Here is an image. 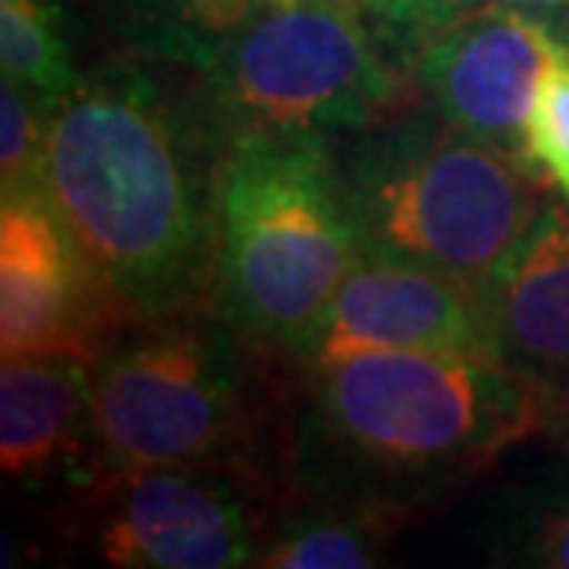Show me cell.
I'll use <instances>...</instances> for the list:
<instances>
[{
	"instance_id": "cell-1",
	"label": "cell",
	"mask_w": 569,
	"mask_h": 569,
	"mask_svg": "<svg viewBox=\"0 0 569 569\" xmlns=\"http://www.w3.org/2000/svg\"><path fill=\"white\" fill-rule=\"evenodd\" d=\"M178 67L116 56L49 116L44 197L127 311L211 303L230 141Z\"/></svg>"
},
{
	"instance_id": "cell-2",
	"label": "cell",
	"mask_w": 569,
	"mask_h": 569,
	"mask_svg": "<svg viewBox=\"0 0 569 569\" xmlns=\"http://www.w3.org/2000/svg\"><path fill=\"white\" fill-rule=\"evenodd\" d=\"M300 378L281 443L289 488L400 526L551 422L548 396L485 356L362 351Z\"/></svg>"
},
{
	"instance_id": "cell-3",
	"label": "cell",
	"mask_w": 569,
	"mask_h": 569,
	"mask_svg": "<svg viewBox=\"0 0 569 569\" xmlns=\"http://www.w3.org/2000/svg\"><path fill=\"white\" fill-rule=\"evenodd\" d=\"M359 252L337 141H230L211 307L248 345L296 367Z\"/></svg>"
},
{
	"instance_id": "cell-4",
	"label": "cell",
	"mask_w": 569,
	"mask_h": 569,
	"mask_svg": "<svg viewBox=\"0 0 569 569\" xmlns=\"http://www.w3.org/2000/svg\"><path fill=\"white\" fill-rule=\"evenodd\" d=\"M340 189L370 256L485 284L540 214L537 178L429 104L337 144Z\"/></svg>"
},
{
	"instance_id": "cell-5",
	"label": "cell",
	"mask_w": 569,
	"mask_h": 569,
	"mask_svg": "<svg viewBox=\"0 0 569 569\" xmlns=\"http://www.w3.org/2000/svg\"><path fill=\"white\" fill-rule=\"evenodd\" d=\"M270 362L211 303L130 322L93 362V481L152 466L267 473Z\"/></svg>"
},
{
	"instance_id": "cell-6",
	"label": "cell",
	"mask_w": 569,
	"mask_h": 569,
	"mask_svg": "<svg viewBox=\"0 0 569 569\" xmlns=\"http://www.w3.org/2000/svg\"><path fill=\"white\" fill-rule=\"evenodd\" d=\"M407 67L359 0H278L248 19L200 74L226 141H340L400 108Z\"/></svg>"
},
{
	"instance_id": "cell-7",
	"label": "cell",
	"mask_w": 569,
	"mask_h": 569,
	"mask_svg": "<svg viewBox=\"0 0 569 569\" xmlns=\"http://www.w3.org/2000/svg\"><path fill=\"white\" fill-rule=\"evenodd\" d=\"M78 499L97 559L119 569L256 566L278 515L267 473L237 466L122 470Z\"/></svg>"
},
{
	"instance_id": "cell-8",
	"label": "cell",
	"mask_w": 569,
	"mask_h": 569,
	"mask_svg": "<svg viewBox=\"0 0 569 569\" xmlns=\"http://www.w3.org/2000/svg\"><path fill=\"white\" fill-rule=\"evenodd\" d=\"M130 322L44 192L0 200V356L97 362Z\"/></svg>"
},
{
	"instance_id": "cell-9",
	"label": "cell",
	"mask_w": 569,
	"mask_h": 569,
	"mask_svg": "<svg viewBox=\"0 0 569 569\" xmlns=\"http://www.w3.org/2000/svg\"><path fill=\"white\" fill-rule=\"evenodd\" d=\"M562 41L540 16L481 0L418 52L411 86L451 127L526 167V122Z\"/></svg>"
},
{
	"instance_id": "cell-10",
	"label": "cell",
	"mask_w": 569,
	"mask_h": 569,
	"mask_svg": "<svg viewBox=\"0 0 569 569\" xmlns=\"http://www.w3.org/2000/svg\"><path fill=\"white\" fill-rule=\"evenodd\" d=\"M362 351L496 359L485 284L359 252L296 370H318Z\"/></svg>"
},
{
	"instance_id": "cell-11",
	"label": "cell",
	"mask_w": 569,
	"mask_h": 569,
	"mask_svg": "<svg viewBox=\"0 0 569 569\" xmlns=\"http://www.w3.org/2000/svg\"><path fill=\"white\" fill-rule=\"evenodd\" d=\"M496 359L551 411L569 400V203H543L526 237L485 281Z\"/></svg>"
},
{
	"instance_id": "cell-12",
	"label": "cell",
	"mask_w": 569,
	"mask_h": 569,
	"mask_svg": "<svg viewBox=\"0 0 569 569\" xmlns=\"http://www.w3.org/2000/svg\"><path fill=\"white\" fill-rule=\"evenodd\" d=\"M0 470L22 488L93 481V362L22 356L0 367Z\"/></svg>"
},
{
	"instance_id": "cell-13",
	"label": "cell",
	"mask_w": 569,
	"mask_h": 569,
	"mask_svg": "<svg viewBox=\"0 0 569 569\" xmlns=\"http://www.w3.org/2000/svg\"><path fill=\"white\" fill-rule=\"evenodd\" d=\"M278 0H89L100 27L141 60L203 74L233 33Z\"/></svg>"
},
{
	"instance_id": "cell-14",
	"label": "cell",
	"mask_w": 569,
	"mask_h": 569,
	"mask_svg": "<svg viewBox=\"0 0 569 569\" xmlns=\"http://www.w3.org/2000/svg\"><path fill=\"white\" fill-rule=\"evenodd\" d=\"M400 521L373 510L296 496L274 515L256 569H373L389 555Z\"/></svg>"
},
{
	"instance_id": "cell-15",
	"label": "cell",
	"mask_w": 569,
	"mask_h": 569,
	"mask_svg": "<svg viewBox=\"0 0 569 569\" xmlns=\"http://www.w3.org/2000/svg\"><path fill=\"white\" fill-rule=\"evenodd\" d=\"M485 559L510 569H569V477L515 485L477 518Z\"/></svg>"
},
{
	"instance_id": "cell-16",
	"label": "cell",
	"mask_w": 569,
	"mask_h": 569,
	"mask_svg": "<svg viewBox=\"0 0 569 569\" xmlns=\"http://www.w3.org/2000/svg\"><path fill=\"white\" fill-rule=\"evenodd\" d=\"M0 71L49 116L74 93L82 71L63 0H0Z\"/></svg>"
},
{
	"instance_id": "cell-17",
	"label": "cell",
	"mask_w": 569,
	"mask_h": 569,
	"mask_svg": "<svg viewBox=\"0 0 569 569\" xmlns=\"http://www.w3.org/2000/svg\"><path fill=\"white\" fill-rule=\"evenodd\" d=\"M49 111L27 89L4 82L0 89V200L41 197Z\"/></svg>"
},
{
	"instance_id": "cell-18",
	"label": "cell",
	"mask_w": 569,
	"mask_h": 569,
	"mask_svg": "<svg viewBox=\"0 0 569 569\" xmlns=\"http://www.w3.org/2000/svg\"><path fill=\"white\" fill-rule=\"evenodd\" d=\"M526 170L569 203V38L543 74L526 122Z\"/></svg>"
},
{
	"instance_id": "cell-19",
	"label": "cell",
	"mask_w": 569,
	"mask_h": 569,
	"mask_svg": "<svg viewBox=\"0 0 569 569\" xmlns=\"http://www.w3.org/2000/svg\"><path fill=\"white\" fill-rule=\"evenodd\" d=\"M548 437L559 443V448L569 455V400L566 403H559L551 411V422H548Z\"/></svg>"
}]
</instances>
